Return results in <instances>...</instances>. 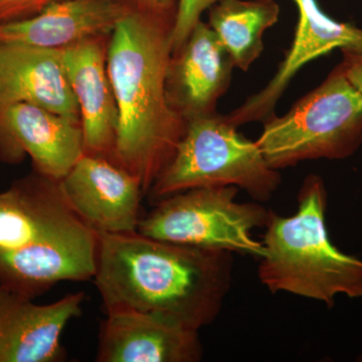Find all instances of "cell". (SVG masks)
Returning <instances> with one entry per match:
<instances>
[{"mask_svg":"<svg viewBox=\"0 0 362 362\" xmlns=\"http://www.w3.org/2000/svg\"><path fill=\"white\" fill-rule=\"evenodd\" d=\"M97 235L94 282L105 313L156 314L199 331L218 318L232 285L233 252L138 232Z\"/></svg>","mask_w":362,"mask_h":362,"instance_id":"1","label":"cell"},{"mask_svg":"<svg viewBox=\"0 0 362 362\" xmlns=\"http://www.w3.org/2000/svg\"><path fill=\"white\" fill-rule=\"evenodd\" d=\"M326 206L324 181L310 175L298 194L296 214L285 218L270 211L258 275L273 294L290 293L329 308L338 295L362 297V259L340 252L331 243Z\"/></svg>","mask_w":362,"mask_h":362,"instance_id":"3","label":"cell"},{"mask_svg":"<svg viewBox=\"0 0 362 362\" xmlns=\"http://www.w3.org/2000/svg\"><path fill=\"white\" fill-rule=\"evenodd\" d=\"M98 235L88 226L28 246L0 251V286L35 300L66 281L94 279Z\"/></svg>","mask_w":362,"mask_h":362,"instance_id":"8","label":"cell"},{"mask_svg":"<svg viewBox=\"0 0 362 362\" xmlns=\"http://www.w3.org/2000/svg\"><path fill=\"white\" fill-rule=\"evenodd\" d=\"M110 37L87 40L65 47L63 56L80 109L85 153L113 161L119 114L107 69Z\"/></svg>","mask_w":362,"mask_h":362,"instance_id":"14","label":"cell"},{"mask_svg":"<svg viewBox=\"0 0 362 362\" xmlns=\"http://www.w3.org/2000/svg\"><path fill=\"white\" fill-rule=\"evenodd\" d=\"M281 182L282 176L269 165L257 142L216 112L187 121L175 156L147 194L156 204L192 188L235 187L265 202Z\"/></svg>","mask_w":362,"mask_h":362,"instance_id":"4","label":"cell"},{"mask_svg":"<svg viewBox=\"0 0 362 362\" xmlns=\"http://www.w3.org/2000/svg\"><path fill=\"white\" fill-rule=\"evenodd\" d=\"M128 1L138 8L159 11V13L176 11L177 8L176 0H128Z\"/></svg>","mask_w":362,"mask_h":362,"instance_id":"22","label":"cell"},{"mask_svg":"<svg viewBox=\"0 0 362 362\" xmlns=\"http://www.w3.org/2000/svg\"><path fill=\"white\" fill-rule=\"evenodd\" d=\"M235 69L230 54L207 23L199 21L185 44L171 57L168 96L185 120L216 113Z\"/></svg>","mask_w":362,"mask_h":362,"instance_id":"15","label":"cell"},{"mask_svg":"<svg viewBox=\"0 0 362 362\" xmlns=\"http://www.w3.org/2000/svg\"><path fill=\"white\" fill-rule=\"evenodd\" d=\"M18 103L40 107L81 123L63 49L0 44V110Z\"/></svg>","mask_w":362,"mask_h":362,"instance_id":"13","label":"cell"},{"mask_svg":"<svg viewBox=\"0 0 362 362\" xmlns=\"http://www.w3.org/2000/svg\"><path fill=\"white\" fill-rule=\"evenodd\" d=\"M239 188H192L154 204L137 232L152 239L199 249L263 258L265 247L252 232L265 228L270 211L255 202H239Z\"/></svg>","mask_w":362,"mask_h":362,"instance_id":"6","label":"cell"},{"mask_svg":"<svg viewBox=\"0 0 362 362\" xmlns=\"http://www.w3.org/2000/svg\"><path fill=\"white\" fill-rule=\"evenodd\" d=\"M87 226L66 201L59 181L33 170L0 192V251H11Z\"/></svg>","mask_w":362,"mask_h":362,"instance_id":"16","label":"cell"},{"mask_svg":"<svg viewBox=\"0 0 362 362\" xmlns=\"http://www.w3.org/2000/svg\"><path fill=\"white\" fill-rule=\"evenodd\" d=\"M257 140L276 170L314 159H344L362 144V95L335 66L285 115L272 114Z\"/></svg>","mask_w":362,"mask_h":362,"instance_id":"5","label":"cell"},{"mask_svg":"<svg viewBox=\"0 0 362 362\" xmlns=\"http://www.w3.org/2000/svg\"><path fill=\"white\" fill-rule=\"evenodd\" d=\"M292 1L297 6L299 20L291 47L265 88L225 115L235 127L267 120L295 76L314 59L335 49L362 52V28L333 20L317 0Z\"/></svg>","mask_w":362,"mask_h":362,"instance_id":"9","label":"cell"},{"mask_svg":"<svg viewBox=\"0 0 362 362\" xmlns=\"http://www.w3.org/2000/svg\"><path fill=\"white\" fill-rule=\"evenodd\" d=\"M100 330L97 362H197L199 330L156 314L108 312Z\"/></svg>","mask_w":362,"mask_h":362,"instance_id":"12","label":"cell"},{"mask_svg":"<svg viewBox=\"0 0 362 362\" xmlns=\"http://www.w3.org/2000/svg\"><path fill=\"white\" fill-rule=\"evenodd\" d=\"M275 0H220L209 8V28L230 54L235 68L247 71L264 51V33L276 25Z\"/></svg>","mask_w":362,"mask_h":362,"instance_id":"18","label":"cell"},{"mask_svg":"<svg viewBox=\"0 0 362 362\" xmlns=\"http://www.w3.org/2000/svg\"><path fill=\"white\" fill-rule=\"evenodd\" d=\"M220 0H180L176 8L175 25L171 33L173 54L187 42L202 13Z\"/></svg>","mask_w":362,"mask_h":362,"instance_id":"19","label":"cell"},{"mask_svg":"<svg viewBox=\"0 0 362 362\" xmlns=\"http://www.w3.org/2000/svg\"><path fill=\"white\" fill-rule=\"evenodd\" d=\"M341 52L343 59L338 66L347 80L362 95V52Z\"/></svg>","mask_w":362,"mask_h":362,"instance_id":"21","label":"cell"},{"mask_svg":"<svg viewBox=\"0 0 362 362\" xmlns=\"http://www.w3.org/2000/svg\"><path fill=\"white\" fill-rule=\"evenodd\" d=\"M59 187L74 213L95 233L137 232L145 194L140 181L118 164L84 153Z\"/></svg>","mask_w":362,"mask_h":362,"instance_id":"7","label":"cell"},{"mask_svg":"<svg viewBox=\"0 0 362 362\" xmlns=\"http://www.w3.org/2000/svg\"><path fill=\"white\" fill-rule=\"evenodd\" d=\"M85 153L80 122L25 103L0 110V160L18 164L25 156L33 170L59 181Z\"/></svg>","mask_w":362,"mask_h":362,"instance_id":"10","label":"cell"},{"mask_svg":"<svg viewBox=\"0 0 362 362\" xmlns=\"http://www.w3.org/2000/svg\"><path fill=\"white\" fill-rule=\"evenodd\" d=\"M85 297L83 291L70 293L39 305L0 286V362L63 361L62 334L82 315Z\"/></svg>","mask_w":362,"mask_h":362,"instance_id":"11","label":"cell"},{"mask_svg":"<svg viewBox=\"0 0 362 362\" xmlns=\"http://www.w3.org/2000/svg\"><path fill=\"white\" fill-rule=\"evenodd\" d=\"M59 0H0V25L33 18Z\"/></svg>","mask_w":362,"mask_h":362,"instance_id":"20","label":"cell"},{"mask_svg":"<svg viewBox=\"0 0 362 362\" xmlns=\"http://www.w3.org/2000/svg\"><path fill=\"white\" fill-rule=\"evenodd\" d=\"M134 7L128 0H59L33 18L0 25V44L65 49L110 37Z\"/></svg>","mask_w":362,"mask_h":362,"instance_id":"17","label":"cell"},{"mask_svg":"<svg viewBox=\"0 0 362 362\" xmlns=\"http://www.w3.org/2000/svg\"><path fill=\"white\" fill-rule=\"evenodd\" d=\"M175 14L134 7L117 25L107 49L119 114L113 162L140 181L145 194L187 129L166 88Z\"/></svg>","mask_w":362,"mask_h":362,"instance_id":"2","label":"cell"}]
</instances>
